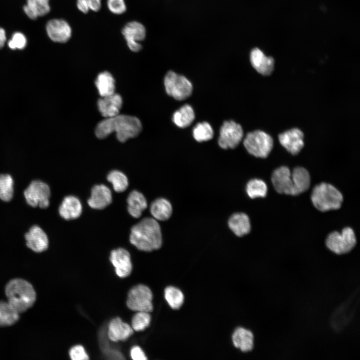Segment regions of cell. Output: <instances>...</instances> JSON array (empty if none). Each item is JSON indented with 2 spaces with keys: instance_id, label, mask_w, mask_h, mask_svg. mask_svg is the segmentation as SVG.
Wrapping results in <instances>:
<instances>
[{
  "instance_id": "obj_29",
  "label": "cell",
  "mask_w": 360,
  "mask_h": 360,
  "mask_svg": "<svg viewBox=\"0 0 360 360\" xmlns=\"http://www.w3.org/2000/svg\"><path fill=\"white\" fill-rule=\"evenodd\" d=\"M194 118L192 108L189 104H185L174 112L172 121L178 127L184 128L191 124Z\"/></svg>"
},
{
  "instance_id": "obj_11",
  "label": "cell",
  "mask_w": 360,
  "mask_h": 360,
  "mask_svg": "<svg viewBox=\"0 0 360 360\" xmlns=\"http://www.w3.org/2000/svg\"><path fill=\"white\" fill-rule=\"evenodd\" d=\"M48 36L53 42L64 44L72 37V29L68 22L61 18H52L46 25Z\"/></svg>"
},
{
  "instance_id": "obj_4",
  "label": "cell",
  "mask_w": 360,
  "mask_h": 360,
  "mask_svg": "<svg viewBox=\"0 0 360 360\" xmlns=\"http://www.w3.org/2000/svg\"><path fill=\"white\" fill-rule=\"evenodd\" d=\"M314 207L321 212L337 210L343 201L342 193L332 185L320 183L314 187L311 195Z\"/></svg>"
},
{
  "instance_id": "obj_9",
  "label": "cell",
  "mask_w": 360,
  "mask_h": 360,
  "mask_svg": "<svg viewBox=\"0 0 360 360\" xmlns=\"http://www.w3.org/2000/svg\"><path fill=\"white\" fill-rule=\"evenodd\" d=\"M24 194L27 203L32 207L46 208L50 204V188L41 180L32 181Z\"/></svg>"
},
{
  "instance_id": "obj_2",
  "label": "cell",
  "mask_w": 360,
  "mask_h": 360,
  "mask_svg": "<svg viewBox=\"0 0 360 360\" xmlns=\"http://www.w3.org/2000/svg\"><path fill=\"white\" fill-rule=\"evenodd\" d=\"M130 243L138 250L150 252L158 250L162 244L160 227L152 218H146L134 226L130 235Z\"/></svg>"
},
{
  "instance_id": "obj_30",
  "label": "cell",
  "mask_w": 360,
  "mask_h": 360,
  "mask_svg": "<svg viewBox=\"0 0 360 360\" xmlns=\"http://www.w3.org/2000/svg\"><path fill=\"white\" fill-rule=\"evenodd\" d=\"M19 319V313L7 302L0 301V326H9Z\"/></svg>"
},
{
  "instance_id": "obj_28",
  "label": "cell",
  "mask_w": 360,
  "mask_h": 360,
  "mask_svg": "<svg viewBox=\"0 0 360 360\" xmlns=\"http://www.w3.org/2000/svg\"><path fill=\"white\" fill-rule=\"evenodd\" d=\"M96 86L101 97L112 94L115 92V81L108 72L100 73L95 81Z\"/></svg>"
},
{
  "instance_id": "obj_16",
  "label": "cell",
  "mask_w": 360,
  "mask_h": 360,
  "mask_svg": "<svg viewBox=\"0 0 360 360\" xmlns=\"http://www.w3.org/2000/svg\"><path fill=\"white\" fill-rule=\"evenodd\" d=\"M250 61L252 67L262 75L268 76L274 70V60L273 58L266 56L258 48L252 50Z\"/></svg>"
},
{
  "instance_id": "obj_15",
  "label": "cell",
  "mask_w": 360,
  "mask_h": 360,
  "mask_svg": "<svg viewBox=\"0 0 360 360\" xmlns=\"http://www.w3.org/2000/svg\"><path fill=\"white\" fill-rule=\"evenodd\" d=\"M26 244L34 252L46 250L48 246V240L45 232L38 226H32L24 236Z\"/></svg>"
},
{
  "instance_id": "obj_27",
  "label": "cell",
  "mask_w": 360,
  "mask_h": 360,
  "mask_svg": "<svg viewBox=\"0 0 360 360\" xmlns=\"http://www.w3.org/2000/svg\"><path fill=\"white\" fill-rule=\"evenodd\" d=\"M172 206L170 202L164 198H159L154 200L150 206V212L156 220H168L172 214Z\"/></svg>"
},
{
  "instance_id": "obj_12",
  "label": "cell",
  "mask_w": 360,
  "mask_h": 360,
  "mask_svg": "<svg viewBox=\"0 0 360 360\" xmlns=\"http://www.w3.org/2000/svg\"><path fill=\"white\" fill-rule=\"evenodd\" d=\"M272 182L278 192L294 196L291 172L288 168L282 166L276 168L272 174Z\"/></svg>"
},
{
  "instance_id": "obj_14",
  "label": "cell",
  "mask_w": 360,
  "mask_h": 360,
  "mask_svg": "<svg viewBox=\"0 0 360 360\" xmlns=\"http://www.w3.org/2000/svg\"><path fill=\"white\" fill-rule=\"evenodd\" d=\"M304 134L298 128L288 130L278 136L281 145L293 155L297 154L304 146Z\"/></svg>"
},
{
  "instance_id": "obj_17",
  "label": "cell",
  "mask_w": 360,
  "mask_h": 360,
  "mask_svg": "<svg viewBox=\"0 0 360 360\" xmlns=\"http://www.w3.org/2000/svg\"><path fill=\"white\" fill-rule=\"evenodd\" d=\"M122 104L121 96L114 94L102 97L98 101V110L105 118H110L119 114Z\"/></svg>"
},
{
  "instance_id": "obj_25",
  "label": "cell",
  "mask_w": 360,
  "mask_h": 360,
  "mask_svg": "<svg viewBox=\"0 0 360 360\" xmlns=\"http://www.w3.org/2000/svg\"><path fill=\"white\" fill-rule=\"evenodd\" d=\"M128 210L129 214L134 218H140L147 208V201L144 196L137 190L129 194L128 199Z\"/></svg>"
},
{
  "instance_id": "obj_18",
  "label": "cell",
  "mask_w": 360,
  "mask_h": 360,
  "mask_svg": "<svg viewBox=\"0 0 360 360\" xmlns=\"http://www.w3.org/2000/svg\"><path fill=\"white\" fill-rule=\"evenodd\" d=\"M112 201V194L110 189L104 184H98L92 188L88 203L92 208L101 210L108 206Z\"/></svg>"
},
{
  "instance_id": "obj_8",
  "label": "cell",
  "mask_w": 360,
  "mask_h": 360,
  "mask_svg": "<svg viewBox=\"0 0 360 360\" xmlns=\"http://www.w3.org/2000/svg\"><path fill=\"white\" fill-rule=\"evenodd\" d=\"M164 84L166 93L176 100H185L192 93L190 82L184 76L172 71L168 72L165 76Z\"/></svg>"
},
{
  "instance_id": "obj_24",
  "label": "cell",
  "mask_w": 360,
  "mask_h": 360,
  "mask_svg": "<svg viewBox=\"0 0 360 360\" xmlns=\"http://www.w3.org/2000/svg\"><path fill=\"white\" fill-rule=\"evenodd\" d=\"M294 196L299 194L308 189L310 177L308 172L302 167H296L291 172Z\"/></svg>"
},
{
  "instance_id": "obj_6",
  "label": "cell",
  "mask_w": 360,
  "mask_h": 360,
  "mask_svg": "<svg viewBox=\"0 0 360 360\" xmlns=\"http://www.w3.org/2000/svg\"><path fill=\"white\" fill-rule=\"evenodd\" d=\"M356 239L352 228H344L341 232H334L328 236L326 244L332 252L338 255L346 254L355 246Z\"/></svg>"
},
{
  "instance_id": "obj_23",
  "label": "cell",
  "mask_w": 360,
  "mask_h": 360,
  "mask_svg": "<svg viewBox=\"0 0 360 360\" xmlns=\"http://www.w3.org/2000/svg\"><path fill=\"white\" fill-rule=\"evenodd\" d=\"M228 224L230 229L238 236L248 234L251 228L250 218L243 212L233 214L230 218Z\"/></svg>"
},
{
  "instance_id": "obj_19",
  "label": "cell",
  "mask_w": 360,
  "mask_h": 360,
  "mask_svg": "<svg viewBox=\"0 0 360 360\" xmlns=\"http://www.w3.org/2000/svg\"><path fill=\"white\" fill-rule=\"evenodd\" d=\"M132 326L124 322L120 318H113L108 326V334L109 339L114 342L124 341L134 333Z\"/></svg>"
},
{
  "instance_id": "obj_10",
  "label": "cell",
  "mask_w": 360,
  "mask_h": 360,
  "mask_svg": "<svg viewBox=\"0 0 360 360\" xmlns=\"http://www.w3.org/2000/svg\"><path fill=\"white\" fill-rule=\"evenodd\" d=\"M243 136V130L240 124L233 120L226 121L220 128L218 144L223 149L234 148Z\"/></svg>"
},
{
  "instance_id": "obj_39",
  "label": "cell",
  "mask_w": 360,
  "mask_h": 360,
  "mask_svg": "<svg viewBox=\"0 0 360 360\" xmlns=\"http://www.w3.org/2000/svg\"><path fill=\"white\" fill-rule=\"evenodd\" d=\"M69 355L72 360H87L88 359V356L81 345H76L72 347L69 351Z\"/></svg>"
},
{
  "instance_id": "obj_1",
  "label": "cell",
  "mask_w": 360,
  "mask_h": 360,
  "mask_svg": "<svg viewBox=\"0 0 360 360\" xmlns=\"http://www.w3.org/2000/svg\"><path fill=\"white\" fill-rule=\"evenodd\" d=\"M142 130V125L138 118L118 114L100 122L96 126L95 134L97 138L102 139L116 132L118 140L124 142L129 138L137 136Z\"/></svg>"
},
{
  "instance_id": "obj_41",
  "label": "cell",
  "mask_w": 360,
  "mask_h": 360,
  "mask_svg": "<svg viewBox=\"0 0 360 360\" xmlns=\"http://www.w3.org/2000/svg\"><path fill=\"white\" fill-rule=\"evenodd\" d=\"M76 6L84 14L88 13L90 10L88 0H76Z\"/></svg>"
},
{
  "instance_id": "obj_5",
  "label": "cell",
  "mask_w": 360,
  "mask_h": 360,
  "mask_svg": "<svg viewBox=\"0 0 360 360\" xmlns=\"http://www.w3.org/2000/svg\"><path fill=\"white\" fill-rule=\"evenodd\" d=\"M273 140L267 133L255 130L248 133L244 140V145L248 153L258 158H266L273 147Z\"/></svg>"
},
{
  "instance_id": "obj_32",
  "label": "cell",
  "mask_w": 360,
  "mask_h": 360,
  "mask_svg": "<svg viewBox=\"0 0 360 360\" xmlns=\"http://www.w3.org/2000/svg\"><path fill=\"white\" fill-rule=\"evenodd\" d=\"M246 192L251 198H264L268 192V186L262 180L254 178L250 180L246 186Z\"/></svg>"
},
{
  "instance_id": "obj_31",
  "label": "cell",
  "mask_w": 360,
  "mask_h": 360,
  "mask_svg": "<svg viewBox=\"0 0 360 360\" xmlns=\"http://www.w3.org/2000/svg\"><path fill=\"white\" fill-rule=\"evenodd\" d=\"M164 298L170 306L174 310L180 308L184 302V295L178 288L169 286L166 288Z\"/></svg>"
},
{
  "instance_id": "obj_38",
  "label": "cell",
  "mask_w": 360,
  "mask_h": 360,
  "mask_svg": "<svg viewBox=\"0 0 360 360\" xmlns=\"http://www.w3.org/2000/svg\"><path fill=\"white\" fill-rule=\"evenodd\" d=\"M107 6L109 10L115 14H122L126 10L124 0H107Z\"/></svg>"
},
{
  "instance_id": "obj_21",
  "label": "cell",
  "mask_w": 360,
  "mask_h": 360,
  "mask_svg": "<svg viewBox=\"0 0 360 360\" xmlns=\"http://www.w3.org/2000/svg\"><path fill=\"white\" fill-rule=\"evenodd\" d=\"M234 346L242 352L251 351L254 346V336L250 330L239 327L236 329L232 336Z\"/></svg>"
},
{
  "instance_id": "obj_37",
  "label": "cell",
  "mask_w": 360,
  "mask_h": 360,
  "mask_svg": "<svg viewBox=\"0 0 360 360\" xmlns=\"http://www.w3.org/2000/svg\"><path fill=\"white\" fill-rule=\"evenodd\" d=\"M28 44L26 36L20 32L12 34L11 38L7 42L8 47L12 50H24Z\"/></svg>"
},
{
  "instance_id": "obj_44",
  "label": "cell",
  "mask_w": 360,
  "mask_h": 360,
  "mask_svg": "<svg viewBox=\"0 0 360 360\" xmlns=\"http://www.w3.org/2000/svg\"><path fill=\"white\" fill-rule=\"evenodd\" d=\"M6 42V32L4 28L0 27V50L4 48Z\"/></svg>"
},
{
  "instance_id": "obj_13",
  "label": "cell",
  "mask_w": 360,
  "mask_h": 360,
  "mask_svg": "<svg viewBox=\"0 0 360 360\" xmlns=\"http://www.w3.org/2000/svg\"><path fill=\"white\" fill-rule=\"evenodd\" d=\"M110 260L118 276L124 278L130 274L132 266L128 250L123 248L114 250L110 252Z\"/></svg>"
},
{
  "instance_id": "obj_35",
  "label": "cell",
  "mask_w": 360,
  "mask_h": 360,
  "mask_svg": "<svg viewBox=\"0 0 360 360\" xmlns=\"http://www.w3.org/2000/svg\"><path fill=\"white\" fill-rule=\"evenodd\" d=\"M192 134L196 141L202 142L211 140L214 136V131L211 126L204 122L198 123L194 127Z\"/></svg>"
},
{
  "instance_id": "obj_43",
  "label": "cell",
  "mask_w": 360,
  "mask_h": 360,
  "mask_svg": "<svg viewBox=\"0 0 360 360\" xmlns=\"http://www.w3.org/2000/svg\"><path fill=\"white\" fill-rule=\"evenodd\" d=\"M126 44L129 49L134 52H138L142 48V46L140 42H127Z\"/></svg>"
},
{
  "instance_id": "obj_3",
  "label": "cell",
  "mask_w": 360,
  "mask_h": 360,
  "mask_svg": "<svg viewBox=\"0 0 360 360\" xmlns=\"http://www.w3.org/2000/svg\"><path fill=\"white\" fill-rule=\"evenodd\" d=\"M5 292L8 302L19 314L32 306L36 299V294L32 285L20 278L10 280L6 285Z\"/></svg>"
},
{
  "instance_id": "obj_42",
  "label": "cell",
  "mask_w": 360,
  "mask_h": 360,
  "mask_svg": "<svg viewBox=\"0 0 360 360\" xmlns=\"http://www.w3.org/2000/svg\"><path fill=\"white\" fill-rule=\"evenodd\" d=\"M90 10L94 12H98L101 8L102 0H88Z\"/></svg>"
},
{
  "instance_id": "obj_33",
  "label": "cell",
  "mask_w": 360,
  "mask_h": 360,
  "mask_svg": "<svg viewBox=\"0 0 360 360\" xmlns=\"http://www.w3.org/2000/svg\"><path fill=\"white\" fill-rule=\"evenodd\" d=\"M14 194V180L8 174H0V200L10 201Z\"/></svg>"
},
{
  "instance_id": "obj_7",
  "label": "cell",
  "mask_w": 360,
  "mask_h": 360,
  "mask_svg": "<svg viewBox=\"0 0 360 360\" xmlns=\"http://www.w3.org/2000/svg\"><path fill=\"white\" fill-rule=\"evenodd\" d=\"M152 294L146 286L139 284L128 292L126 304L128 308L137 312H150L153 310Z\"/></svg>"
},
{
  "instance_id": "obj_26",
  "label": "cell",
  "mask_w": 360,
  "mask_h": 360,
  "mask_svg": "<svg viewBox=\"0 0 360 360\" xmlns=\"http://www.w3.org/2000/svg\"><path fill=\"white\" fill-rule=\"evenodd\" d=\"M122 33L126 42L134 41L140 42L146 36V29L140 22L132 21L124 26Z\"/></svg>"
},
{
  "instance_id": "obj_22",
  "label": "cell",
  "mask_w": 360,
  "mask_h": 360,
  "mask_svg": "<svg viewBox=\"0 0 360 360\" xmlns=\"http://www.w3.org/2000/svg\"><path fill=\"white\" fill-rule=\"evenodd\" d=\"M26 16L32 20L45 16L50 11V0H26L23 6Z\"/></svg>"
},
{
  "instance_id": "obj_40",
  "label": "cell",
  "mask_w": 360,
  "mask_h": 360,
  "mask_svg": "<svg viewBox=\"0 0 360 360\" xmlns=\"http://www.w3.org/2000/svg\"><path fill=\"white\" fill-rule=\"evenodd\" d=\"M130 355L134 360H146L147 359L144 352L138 346H134L131 348Z\"/></svg>"
},
{
  "instance_id": "obj_34",
  "label": "cell",
  "mask_w": 360,
  "mask_h": 360,
  "mask_svg": "<svg viewBox=\"0 0 360 360\" xmlns=\"http://www.w3.org/2000/svg\"><path fill=\"white\" fill-rule=\"evenodd\" d=\"M107 180L112 184L114 190L118 192L124 191L128 186L126 176L119 170L110 172L107 176Z\"/></svg>"
},
{
  "instance_id": "obj_36",
  "label": "cell",
  "mask_w": 360,
  "mask_h": 360,
  "mask_svg": "<svg viewBox=\"0 0 360 360\" xmlns=\"http://www.w3.org/2000/svg\"><path fill=\"white\" fill-rule=\"evenodd\" d=\"M149 313L145 312H137L133 316L131 326L134 330L142 331L148 327L151 321V316Z\"/></svg>"
},
{
  "instance_id": "obj_20",
  "label": "cell",
  "mask_w": 360,
  "mask_h": 360,
  "mask_svg": "<svg viewBox=\"0 0 360 360\" xmlns=\"http://www.w3.org/2000/svg\"><path fill=\"white\" fill-rule=\"evenodd\" d=\"M58 212L60 216L66 220L76 219L82 214L81 202L74 196H67L62 201L59 207Z\"/></svg>"
}]
</instances>
